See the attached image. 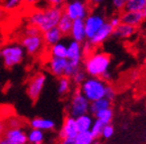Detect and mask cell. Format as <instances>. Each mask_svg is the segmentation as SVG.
<instances>
[{
  "label": "cell",
  "mask_w": 146,
  "mask_h": 144,
  "mask_svg": "<svg viewBox=\"0 0 146 144\" xmlns=\"http://www.w3.org/2000/svg\"><path fill=\"white\" fill-rule=\"evenodd\" d=\"M63 13V7L48 6L45 9H36L32 11L27 16V21L30 25L39 27L44 32L57 26Z\"/></svg>",
  "instance_id": "1"
},
{
  "label": "cell",
  "mask_w": 146,
  "mask_h": 144,
  "mask_svg": "<svg viewBox=\"0 0 146 144\" xmlns=\"http://www.w3.org/2000/svg\"><path fill=\"white\" fill-rule=\"evenodd\" d=\"M111 56L108 54L100 50H92L89 54H85L82 61L83 70L88 77L102 78L104 74L111 68Z\"/></svg>",
  "instance_id": "2"
},
{
  "label": "cell",
  "mask_w": 146,
  "mask_h": 144,
  "mask_svg": "<svg viewBox=\"0 0 146 144\" xmlns=\"http://www.w3.org/2000/svg\"><path fill=\"white\" fill-rule=\"evenodd\" d=\"M107 86L108 83L102 78L87 77L86 80L79 86L78 89L89 102H94L106 97Z\"/></svg>",
  "instance_id": "3"
},
{
  "label": "cell",
  "mask_w": 146,
  "mask_h": 144,
  "mask_svg": "<svg viewBox=\"0 0 146 144\" xmlns=\"http://www.w3.org/2000/svg\"><path fill=\"white\" fill-rule=\"evenodd\" d=\"M25 54V50L21 43H8L0 48V59L7 69L19 65L23 61Z\"/></svg>",
  "instance_id": "4"
},
{
  "label": "cell",
  "mask_w": 146,
  "mask_h": 144,
  "mask_svg": "<svg viewBox=\"0 0 146 144\" xmlns=\"http://www.w3.org/2000/svg\"><path fill=\"white\" fill-rule=\"evenodd\" d=\"M89 105H90V102L83 96L79 89H77L71 95L68 108H67L68 115L71 117L77 118L81 115L87 114L89 113Z\"/></svg>",
  "instance_id": "5"
},
{
  "label": "cell",
  "mask_w": 146,
  "mask_h": 144,
  "mask_svg": "<svg viewBox=\"0 0 146 144\" xmlns=\"http://www.w3.org/2000/svg\"><path fill=\"white\" fill-rule=\"evenodd\" d=\"M21 45L25 48V52L32 56L41 54L46 45L43 38V33L36 34V35H27V34H25V36L21 37Z\"/></svg>",
  "instance_id": "6"
},
{
  "label": "cell",
  "mask_w": 146,
  "mask_h": 144,
  "mask_svg": "<svg viewBox=\"0 0 146 144\" xmlns=\"http://www.w3.org/2000/svg\"><path fill=\"white\" fill-rule=\"evenodd\" d=\"M63 12L72 20L84 19L88 15V6L81 0H72L63 6Z\"/></svg>",
  "instance_id": "7"
},
{
  "label": "cell",
  "mask_w": 146,
  "mask_h": 144,
  "mask_svg": "<svg viewBox=\"0 0 146 144\" xmlns=\"http://www.w3.org/2000/svg\"><path fill=\"white\" fill-rule=\"evenodd\" d=\"M47 78L43 73H36L31 78L27 84V94L32 101L39 99L45 87Z\"/></svg>",
  "instance_id": "8"
},
{
  "label": "cell",
  "mask_w": 146,
  "mask_h": 144,
  "mask_svg": "<svg viewBox=\"0 0 146 144\" xmlns=\"http://www.w3.org/2000/svg\"><path fill=\"white\" fill-rule=\"evenodd\" d=\"M27 134L21 127H8L0 137V144H27Z\"/></svg>",
  "instance_id": "9"
},
{
  "label": "cell",
  "mask_w": 146,
  "mask_h": 144,
  "mask_svg": "<svg viewBox=\"0 0 146 144\" xmlns=\"http://www.w3.org/2000/svg\"><path fill=\"white\" fill-rule=\"evenodd\" d=\"M107 22L106 18L103 15L98 13L88 14L84 18V25H85V34H86V39L89 41L90 38L94 36V34L102 28L105 23Z\"/></svg>",
  "instance_id": "10"
},
{
  "label": "cell",
  "mask_w": 146,
  "mask_h": 144,
  "mask_svg": "<svg viewBox=\"0 0 146 144\" xmlns=\"http://www.w3.org/2000/svg\"><path fill=\"white\" fill-rule=\"evenodd\" d=\"M121 22L125 24L132 25L134 27L139 26L142 22L146 19L145 13L143 11H129L123 10L120 14Z\"/></svg>",
  "instance_id": "11"
},
{
  "label": "cell",
  "mask_w": 146,
  "mask_h": 144,
  "mask_svg": "<svg viewBox=\"0 0 146 144\" xmlns=\"http://www.w3.org/2000/svg\"><path fill=\"white\" fill-rule=\"evenodd\" d=\"M78 134L77 125H76V119L71 116H67L62 124V127L59 131V136L61 139L64 138H75Z\"/></svg>",
  "instance_id": "12"
},
{
  "label": "cell",
  "mask_w": 146,
  "mask_h": 144,
  "mask_svg": "<svg viewBox=\"0 0 146 144\" xmlns=\"http://www.w3.org/2000/svg\"><path fill=\"white\" fill-rule=\"evenodd\" d=\"M113 31H114V27L110 24L109 21H107V22L102 26V28L94 34V37L90 38L88 41L92 45V46L96 48L98 45H100L102 43H105L110 36H112Z\"/></svg>",
  "instance_id": "13"
},
{
  "label": "cell",
  "mask_w": 146,
  "mask_h": 144,
  "mask_svg": "<svg viewBox=\"0 0 146 144\" xmlns=\"http://www.w3.org/2000/svg\"><path fill=\"white\" fill-rule=\"evenodd\" d=\"M68 63L67 58H55L51 56L48 63V69L51 72V74L55 77L60 78L64 76V72L66 69V65Z\"/></svg>",
  "instance_id": "14"
},
{
  "label": "cell",
  "mask_w": 146,
  "mask_h": 144,
  "mask_svg": "<svg viewBox=\"0 0 146 144\" xmlns=\"http://www.w3.org/2000/svg\"><path fill=\"white\" fill-rule=\"evenodd\" d=\"M83 59H84V52L82 43L72 39V41H70L67 45V60L82 63Z\"/></svg>",
  "instance_id": "15"
},
{
  "label": "cell",
  "mask_w": 146,
  "mask_h": 144,
  "mask_svg": "<svg viewBox=\"0 0 146 144\" xmlns=\"http://www.w3.org/2000/svg\"><path fill=\"white\" fill-rule=\"evenodd\" d=\"M69 35L73 41L78 43H84L86 41V34H85V25L84 19H75L73 20L72 27Z\"/></svg>",
  "instance_id": "16"
},
{
  "label": "cell",
  "mask_w": 146,
  "mask_h": 144,
  "mask_svg": "<svg viewBox=\"0 0 146 144\" xmlns=\"http://www.w3.org/2000/svg\"><path fill=\"white\" fill-rule=\"evenodd\" d=\"M135 32H136V27L125 24V23H121L114 28L112 35L119 39H126V38H130L131 36L134 35Z\"/></svg>",
  "instance_id": "17"
},
{
  "label": "cell",
  "mask_w": 146,
  "mask_h": 144,
  "mask_svg": "<svg viewBox=\"0 0 146 144\" xmlns=\"http://www.w3.org/2000/svg\"><path fill=\"white\" fill-rule=\"evenodd\" d=\"M62 37H63V34H62V32L60 31L57 26L43 32L44 41H45V45H48V46H51V45L60 43Z\"/></svg>",
  "instance_id": "18"
},
{
  "label": "cell",
  "mask_w": 146,
  "mask_h": 144,
  "mask_svg": "<svg viewBox=\"0 0 146 144\" xmlns=\"http://www.w3.org/2000/svg\"><path fill=\"white\" fill-rule=\"evenodd\" d=\"M30 125L33 129H39L42 131H50L55 128V122L51 119L42 117H36L31 120Z\"/></svg>",
  "instance_id": "19"
},
{
  "label": "cell",
  "mask_w": 146,
  "mask_h": 144,
  "mask_svg": "<svg viewBox=\"0 0 146 144\" xmlns=\"http://www.w3.org/2000/svg\"><path fill=\"white\" fill-rule=\"evenodd\" d=\"M111 105H112V101L106 97L102 98V99L96 100V101H94V102H90V105H89V113H90L92 116H96L100 111H103L108 108H111Z\"/></svg>",
  "instance_id": "20"
},
{
  "label": "cell",
  "mask_w": 146,
  "mask_h": 144,
  "mask_svg": "<svg viewBox=\"0 0 146 144\" xmlns=\"http://www.w3.org/2000/svg\"><path fill=\"white\" fill-rule=\"evenodd\" d=\"M76 125H77L78 132H85V131H90V128L94 123V118L91 114H84L79 117L75 118Z\"/></svg>",
  "instance_id": "21"
},
{
  "label": "cell",
  "mask_w": 146,
  "mask_h": 144,
  "mask_svg": "<svg viewBox=\"0 0 146 144\" xmlns=\"http://www.w3.org/2000/svg\"><path fill=\"white\" fill-rule=\"evenodd\" d=\"M72 23H73L72 19L68 15L63 13V15L60 18L59 22H58L57 27L59 28V30L62 32L63 35H69L71 31V27H72Z\"/></svg>",
  "instance_id": "22"
},
{
  "label": "cell",
  "mask_w": 146,
  "mask_h": 144,
  "mask_svg": "<svg viewBox=\"0 0 146 144\" xmlns=\"http://www.w3.org/2000/svg\"><path fill=\"white\" fill-rule=\"evenodd\" d=\"M27 142L31 144H43L45 135L44 131L39 129H33L27 133Z\"/></svg>",
  "instance_id": "23"
},
{
  "label": "cell",
  "mask_w": 146,
  "mask_h": 144,
  "mask_svg": "<svg viewBox=\"0 0 146 144\" xmlns=\"http://www.w3.org/2000/svg\"><path fill=\"white\" fill-rule=\"evenodd\" d=\"M50 56L55 58H67V45L58 43L50 46Z\"/></svg>",
  "instance_id": "24"
},
{
  "label": "cell",
  "mask_w": 146,
  "mask_h": 144,
  "mask_svg": "<svg viewBox=\"0 0 146 144\" xmlns=\"http://www.w3.org/2000/svg\"><path fill=\"white\" fill-rule=\"evenodd\" d=\"M71 86H72V82L70 78H67L65 76L60 77L58 80V93L61 96H65L71 90Z\"/></svg>",
  "instance_id": "25"
},
{
  "label": "cell",
  "mask_w": 146,
  "mask_h": 144,
  "mask_svg": "<svg viewBox=\"0 0 146 144\" xmlns=\"http://www.w3.org/2000/svg\"><path fill=\"white\" fill-rule=\"evenodd\" d=\"M74 140L76 144H94L96 139L90 133V131H85V132H78Z\"/></svg>",
  "instance_id": "26"
},
{
  "label": "cell",
  "mask_w": 146,
  "mask_h": 144,
  "mask_svg": "<svg viewBox=\"0 0 146 144\" xmlns=\"http://www.w3.org/2000/svg\"><path fill=\"white\" fill-rule=\"evenodd\" d=\"M146 7V0H130L126 3L124 10L129 11H143Z\"/></svg>",
  "instance_id": "27"
},
{
  "label": "cell",
  "mask_w": 146,
  "mask_h": 144,
  "mask_svg": "<svg viewBox=\"0 0 146 144\" xmlns=\"http://www.w3.org/2000/svg\"><path fill=\"white\" fill-rule=\"evenodd\" d=\"M23 4H25V0H1V6L8 12L15 11Z\"/></svg>",
  "instance_id": "28"
},
{
  "label": "cell",
  "mask_w": 146,
  "mask_h": 144,
  "mask_svg": "<svg viewBox=\"0 0 146 144\" xmlns=\"http://www.w3.org/2000/svg\"><path fill=\"white\" fill-rule=\"evenodd\" d=\"M94 118L100 121H102L104 124H110L112 122L113 118H114V112H113L112 108H108L105 110L100 111L94 116Z\"/></svg>",
  "instance_id": "29"
},
{
  "label": "cell",
  "mask_w": 146,
  "mask_h": 144,
  "mask_svg": "<svg viewBox=\"0 0 146 144\" xmlns=\"http://www.w3.org/2000/svg\"><path fill=\"white\" fill-rule=\"evenodd\" d=\"M81 63H79V62H73L68 60V63H67L65 72H64V76L71 79V77L81 69Z\"/></svg>",
  "instance_id": "30"
},
{
  "label": "cell",
  "mask_w": 146,
  "mask_h": 144,
  "mask_svg": "<svg viewBox=\"0 0 146 144\" xmlns=\"http://www.w3.org/2000/svg\"><path fill=\"white\" fill-rule=\"evenodd\" d=\"M106 124H104L102 121L98 119H94V123H92V126L90 128V133L94 135V137L96 139L100 138L102 136V132H103V129L105 127Z\"/></svg>",
  "instance_id": "31"
},
{
  "label": "cell",
  "mask_w": 146,
  "mask_h": 144,
  "mask_svg": "<svg viewBox=\"0 0 146 144\" xmlns=\"http://www.w3.org/2000/svg\"><path fill=\"white\" fill-rule=\"evenodd\" d=\"M86 78H87V74L85 73V71L81 68L79 71H77L75 74L71 77V82L75 86L79 87V86L86 80Z\"/></svg>",
  "instance_id": "32"
},
{
  "label": "cell",
  "mask_w": 146,
  "mask_h": 144,
  "mask_svg": "<svg viewBox=\"0 0 146 144\" xmlns=\"http://www.w3.org/2000/svg\"><path fill=\"white\" fill-rule=\"evenodd\" d=\"M114 133H115V128L112 124L111 123L106 124L103 129V132H102V136L100 137L105 138V139H109V138H111L114 135Z\"/></svg>",
  "instance_id": "33"
},
{
  "label": "cell",
  "mask_w": 146,
  "mask_h": 144,
  "mask_svg": "<svg viewBox=\"0 0 146 144\" xmlns=\"http://www.w3.org/2000/svg\"><path fill=\"white\" fill-rule=\"evenodd\" d=\"M43 32L40 30L39 27L34 26V25H29L25 29V34L27 35H36V34H42Z\"/></svg>",
  "instance_id": "34"
},
{
  "label": "cell",
  "mask_w": 146,
  "mask_h": 144,
  "mask_svg": "<svg viewBox=\"0 0 146 144\" xmlns=\"http://www.w3.org/2000/svg\"><path fill=\"white\" fill-rule=\"evenodd\" d=\"M115 97H116V90L114 89V87L108 84L107 90H106V98L112 101V100H114Z\"/></svg>",
  "instance_id": "35"
},
{
  "label": "cell",
  "mask_w": 146,
  "mask_h": 144,
  "mask_svg": "<svg viewBox=\"0 0 146 144\" xmlns=\"http://www.w3.org/2000/svg\"><path fill=\"white\" fill-rule=\"evenodd\" d=\"M65 1L66 0H46V2L49 6L54 7H63L65 5Z\"/></svg>",
  "instance_id": "36"
},
{
  "label": "cell",
  "mask_w": 146,
  "mask_h": 144,
  "mask_svg": "<svg viewBox=\"0 0 146 144\" xmlns=\"http://www.w3.org/2000/svg\"><path fill=\"white\" fill-rule=\"evenodd\" d=\"M110 24L112 25L113 27H117L118 25L121 24V18H120V15H114L113 17L110 18V20H109Z\"/></svg>",
  "instance_id": "37"
},
{
  "label": "cell",
  "mask_w": 146,
  "mask_h": 144,
  "mask_svg": "<svg viewBox=\"0 0 146 144\" xmlns=\"http://www.w3.org/2000/svg\"><path fill=\"white\" fill-rule=\"evenodd\" d=\"M8 15H9V12L7 11V10H5V9L0 5V23L6 21L7 18H8Z\"/></svg>",
  "instance_id": "38"
},
{
  "label": "cell",
  "mask_w": 146,
  "mask_h": 144,
  "mask_svg": "<svg viewBox=\"0 0 146 144\" xmlns=\"http://www.w3.org/2000/svg\"><path fill=\"white\" fill-rule=\"evenodd\" d=\"M8 126L9 127H21V122L17 119V118H12V119L9 120L8 122Z\"/></svg>",
  "instance_id": "39"
},
{
  "label": "cell",
  "mask_w": 146,
  "mask_h": 144,
  "mask_svg": "<svg viewBox=\"0 0 146 144\" xmlns=\"http://www.w3.org/2000/svg\"><path fill=\"white\" fill-rule=\"evenodd\" d=\"M112 73L110 72V71H108V72H106L105 74L102 76V79L104 80V81H106L108 83V82H110L111 80H112Z\"/></svg>",
  "instance_id": "40"
},
{
  "label": "cell",
  "mask_w": 146,
  "mask_h": 144,
  "mask_svg": "<svg viewBox=\"0 0 146 144\" xmlns=\"http://www.w3.org/2000/svg\"><path fill=\"white\" fill-rule=\"evenodd\" d=\"M61 144H76L74 138H64L61 139Z\"/></svg>",
  "instance_id": "41"
},
{
  "label": "cell",
  "mask_w": 146,
  "mask_h": 144,
  "mask_svg": "<svg viewBox=\"0 0 146 144\" xmlns=\"http://www.w3.org/2000/svg\"><path fill=\"white\" fill-rule=\"evenodd\" d=\"M41 0H25V4L30 5V6H33V5L36 4L38 2H40Z\"/></svg>",
  "instance_id": "42"
},
{
  "label": "cell",
  "mask_w": 146,
  "mask_h": 144,
  "mask_svg": "<svg viewBox=\"0 0 146 144\" xmlns=\"http://www.w3.org/2000/svg\"><path fill=\"white\" fill-rule=\"evenodd\" d=\"M104 1H106V0H88L89 4L91 5H98L100 3H103Z\"/></svg>",
  "instance_id": "43"
},
{
  "label": "cell",
  "mask_w": 146,
  "mask_h": 144,
  "mask_svg": "<svg viewBox=\"0 0 146 144\" xmlns=\"http://www.w3.org/2000/svg\"><path fill=\"white\" fill-rule=\"evenodd\" d=\"M5 131V127H4V124L2 123V122L0 121V137L3 135V133H4Z\"/></svg>",
  "instance_id": "44"
},
{
  "label": "cell",
  "mask_w": 146,
  "mask_h": 144,
  "mask_svg": "<svg viewBox=\"0 0 146 144\" xmlns=\"http://www.w3.org/2000/svg\"><path fill=\"white\" fill-rule=\"evenodd\" d=\"M124 1H125V2L127 3V2H129V1H130V0H124Z\"/></svg>",
  "instance_id": "45"
},
{
  "label": "cell",
  "mask_w": 146,
  "mask_h": 144,
  "mask_svg": "<svg viewBox=\"0 0 146 144\" xmlns=\"http://www.w3.org/2000/svg\"><path fill=\"white\" fill-rule=\"evenodd\" d=\"M145 70H146V62H145Z\"/></svg>",
  "instance_id": "46"
},
{
  "label": "cell",
  "mask_w": 146,
  "mask_h": 144,
  "mask_svg": "<svg viewBox=\"0 0 146 144\" xmlns=\"http://www.w3.org/2000/svg\"><path fill=\"white\" fill-rule=\"evenodd\" d=\"M145 16H146V13H145Z\"/></svg>",
  "instance_id": "47"
}]
</instances>
